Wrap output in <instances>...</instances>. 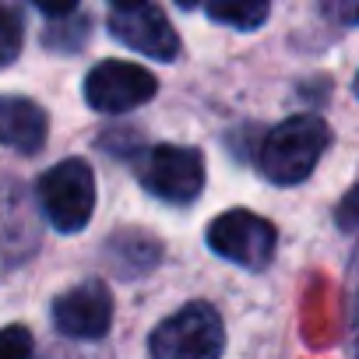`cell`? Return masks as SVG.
I'll use <instances>...</instances> for the list:
<instances>
[{
	"instance_id": "6da1fadb",
	"label": "cell",
	"mask_w": 359,
	"mask_h": 359,
	"mask_svg": "<svg viewBox=\"0 0 359 359\" xmlns=\"http://www.w3.org/2000/svg\"><path fill=\"white\" fill-rule=\"evenodd\" d=\"M331 144V130L320 116L299 113L282 120L264 141H261V169L271 184L292 187L313 172L320 155Z\"/></svg>"
},
{
	"instance_id": "7a4b0ae2",
	"label": "cell",
	"mask_w": 359,
	"mask_h": 359,
	"mask_svg": "<svg viewBox=\"0 0 359 359\" xmlns=\"http://www.w3.org/2000/svg\"><path fill=\"white\" fill-rule=\"evenodd\" d=\"M39 205L53 229L60 233H81L95 212V176L88 162L64 158L39 180Z\"/></svg>"
},
{
	"instance_id": "3957f363",
	"label": "cell",
	"mask_w": 359,
	"mask_h": 359,
	"mask_svg": "<svg viewBox=\"0 0 359 359\" xmlns=\"http://www.w3.org/2000/svg\"><path fill=\"white\" fill-rule=\"evenodd\" d=\"M222 345V317L208 303H191L155 327L151 359H219Z\"/></svg>"
},
{
	"instance_id": "277c9868",
	"label": "cell",
	"mask_w": 359,
	"mask_h": 359,
	"mask_svg": "<svg viewBox=\"0 0 359 359\" xmlns=\"http://www.w3.org/2000/svg\"><path fill=\"white\" fill-rule=\"evenodd\" d=\"M141 187L169 205H191L205 187V158L198 148L158 144L141 162Z\"/></svg>"
},
{
	"instance_id": "5b68a950",
	"label": "cell",
	"mask_w": 359,
	"mask_h": 359,
	"mask_svg": "<svg viewBox=\"0 0 359 359\" xmlns=\"http://www.w3.org/2000/svg\"><path fill=\"white\" fill-rule=\"evenodd\" d=\"M275 243H278L275 226L247 208L222 212L208 226V247L219 257H226L240 268H250V271H261L275 257Z\"/></svg>"
},
{
	"instance_id": "8992f818",
	"label": "cell",
	"mask_w": 359,
	"mask_h": 359,
	"mask_svg": "<svg viewBox=\"0 0 359 359\" xmlns=\"http://www.w3.org/2000/svg\"><path fill=\"white\" fill-rule=\"evenodd\" d=\"M158 92L151 71L130 60H102L85 78V99L99 113H130Z\"/></svg>"
},
{
	"instance_id": "52a82bcc",
	"label": "cell",
	"mask_w": 359,
	"mask_h": 359,
	"mask_svg": "<svg viewBox=\"0 0 359 359\" xmlns=\"http://www.w3.org/2000/svg\"><path fill=\"white\" fill-rule=\"evenodd\" d=\"M109 29L113 36L127 46L137 50L151 60H176L180 53V36L169 25V18L162 15V8L144 4V0H123V4H113L109 11Z\"/></svg>"
},
{
	"instance_id": "ba28073f",
	"label": "cell",
	"mask_w": 359,
	"mask_h": 359,
	"mask_svg": "<svg viewBox=\"0 0 359 359\" xmlns=\"http://www.w3.org/2000/svg\"><path fill=\"white\" fill-rule=\"evenodd\" d=\"M53 324L67 338H85V341L102 338L113 324V296H109L106 282L92 278V282H81V285L67 289L64 296H57Z\"/></svg>"
},
{
	"instance_id": "9c48e42d",
	"label": "cell",
	"mask_w": 359,
	"mask_h": 359,
	"mask_svg": "<svg viewBox=\"0 0 359 359\" xmlns=\"http://www.w3.org/2000/svg\"><path fill=\"white\" fill-rule=\"evenodd\" d=\"M46 113L22 95H4L0 99V141L22 155H36L46 144Z\"/></svg>"
},
{
	"instance_id": "30bf717a",
	"label": "cell",
	"mask_w": 359,
	"mask_h": 359,
	"mask_svg": "<svg viewBox=\"0 0 359 359\" xmlns=\"http://www.w3.org/2000/svg\"><path fill=\"white\" fill-rule=\"evenodd\" d=\"M208 18L236 29H257L268 18V4L264 0H222V4H208Z\"/></svg>"
},
{
	"instance_id": "8fae6325",
	"label": "cell",
	"mask_w": 359,
	"mask_h": 359,
	"mask_svg": "<svg viewBox=\"0 0 359 359\" xmlns=\"http://www.w3.org/2000/svg\"><path fill=\"white\" fill-rule=\"evenodd\" d=\"M120 243H127V254H120V271L134 275V271H148L155 261H158V243L144 233H123Z\"/></svg>"
},
{
	"instance_id": "7c38bea8",
	"label": "cell",
	"mask_w": 359,
	"mask_h": 359,
	"mask_svg": "<svg viewBox=\"0 0 359 359\" xmlns=\"http://www.w3.org/2000/svg\"><path fill=\"white\" fill-rule=\"evenodd\" d=\"M22 18H18V11H11V8H4L0 4V67H8V64H15V57L22 53Z\"/></svg>"
},
{
	"instance_id": "4fadbf2b",
	"label": "cell",
	"mask_w": 359,
	"mask_h": 359,
	"mask_svg": "<svg viewBox=\"0 0 359 359\" xmlns=\"http://www.w3.org/2000/svg\"><path fill=\"white\" fill-rule=\"evenodd\" d=\"M0 359H32V334L22 324L0 331Z\"/></svg>"
},
{
	"instance_id": "5bb4252c",
	"label": "cell",
	"mask_w": 359,
	"mask_h": 359,
	"mask_svg": "<svg viewBox=\"0 0 359 359\" xmlns=\"http://www.w3.org/2000/svg\"><path fill=\"white\" fill-rule=\"evenodd\" d=\"M334 219H338V226L341 229H359V187H352L345 198H341V205H338V212H334Z\"/></svg>"
},
{
	"instance_id": "9a60e30c",
	"label": "cell",
	"mask_w": 359,
	"mask_h": 359,
	"mask_svg": "<svg viewBox=\"0 0 359 359\" xmlns=\"http://www.w3.org/2000/svg\"><path fill=\"white\" fill-rule=\"evenodd\" d=\"M334 15H341L345 22H359V4H348V8H341V4H338V8H334Z\"/></svg>"
},
{
	"instance_id": "2e32d148",
	"label": "cell",
	"mask_w": 359,
	"mask_h": 359,
	"mask_svg": "<svg viewBox=\"0 0 359 359\" xmlns=\"http://www.w3.org/2000/svg\"><path fill=\"white\" fill-rule=\"evenodd\" d=\"M355 95H359V74H355Z\"/></svg>"
}]
</instances>
